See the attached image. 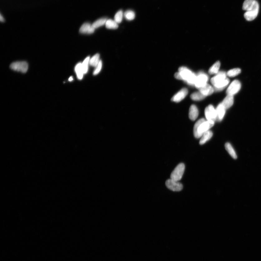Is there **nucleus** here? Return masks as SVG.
<instances>
[{
    "mask_svg": "<svg viewBox=\"0 0 261 261\" xmlns=\"http://www.w3.org/2000/svg\"><path fill=\"white\" fill-rule=\"evenodd\" d=\"M95 29L93 27L92 24L86 22L81 26L80 29V32L83 34H90L93 33L95 31Z\"/></svg>",
    "mask_w": 261,
    "mask_h": 261,
    "instance_id": "obj_12",
    "label": "nucleus"
},
{
    "mask_svg": "<svg viewBox=\"0 0 261 261\" xmlns=\"http://www.w3.org/2000/svg\"><path fill=\"white\" fill-rule=\"evenodd\" d=\"M220 65V62L219 61L216 62L209 69V73L210 75H214V74L218 73L219 72Z\"/></svg>",
    "mask_w": 261,
    "mask_h": 261,
    "instance_id": "obj_21",
    "label": "nucleus"
},
{
    "mask_svg": "<svg viewBox=\"0 0 261 261\" xmlns=\"http://www.w3.org/2000/svg\"><path fill=\"white\" fill-rule=\"evenodd\" d=\"M10 67L13 71L25 73L28 71V65L26 62H17L11 64Z\"/></svg>",
    "mask_w": 261,
    "mask_h": 261,
    "instance_id": "obj_5",
    "label": "nucleus"
},
{
    "mask_svg": "<svg viewBox=\"0 0 261 261\" xmlns=\"http://www.w3.org/2000/svg\"><path fill=\"white\" fill-rule=\"evenodd\" d=\"M107 19L105 18H102L97 20L92 24V26L95 29L100 27L106 24Z\"/></svg>",
    "mask_w": 261,
    "mask_h": 261,
    "instance_id": "obj_25",
    "label": "nucleus"
},
{
    "mask_svg": "<svg viewBox=\"0 0 261 261\" xmlns=\"http://www.w3.org/2000/svg\"><path fill=\"white\" fill-rule=\"evenodd\" d=\"M165 185L168 189L174 192H179L182 190L183 188V184L179 181L171 179L166 181Z\"/></svg>",
    "mask_w": 261,
    "mask_h": 261,
    "instance_id": "obj_6",
    "label": "nucleus"
},
{
    "mask_svg": "<svg viewBox=\"0 0 261 261\" xmlns=\"http://www.w3.org/2000/svg\"><path fill=\"white\" fill-rule=\"evenodd\" d=\"M73 78L72 76H71V77L69 79V81H73Z\"/></svg>",
    "mask_w": 261,
    "mask_h": 261,
    "instance_id": "obj_32",
    "label": "nucleus"
},
{
    "mask_svg": "<svg viewBox=\"0 0 261 261\" xmlns=\"http://www.w3.org/2000/svg\"><path fill=\"white\" fill-rule=\"evenodd\" d=\"M227 73L224 71H219L211 80V82L213 85L217 84L227 78Z\"/></svg>",
    "mask_w": 261,
    "mask_h": 261,
    "instance_id": "obj_11",
    "label": "nucleus"
},
{
    "mask_svg": "<svg viewBox=\"0 0 261 261\" xmlns=\"http://www.w3.org/2000/svg\"><path fill=\"white\" fill-rule=\"evenodd\" d=\"M234 102V98L233 96L227 95L221 103L226 110L228 109L232 106Z\"/></svg>",
    "mask_w": 261,
    "mask_h": 261,
    "instance_id": "obj_17",
    "label": "nucleus"
},
{
    "mask_svg": "<svg viewBox=\"0 0 261 261\" xmlns=\"http://www.w3.org/2000/svg\"><path fill=\"white\" fill-rule=\"evenodd\" d=\"M199 89V91L206 96L211 95L214 91V87L208 84H207L205 86L200 88Z\"/></svg>",
    "mask_w": 261,
    "mask_h": 261,
    "instance_id": "obj_13",
    "label": "nucleus"
},
{
    "mask_svg": "<svg viewBox=\"0 0 261 261\" xmlns=\"http://www.w3.org/2000/svg\"><path fill=\"white\" fill-rule=\"evenodd\" d=\"M215 121L207 120L201 118L195 123L193 130L194 136L196 138H201L202 135L208 131L214 125Z\"/></svg>",
    "mask_w": 261,
    "mask_h": 261,
    "instance_id": "obj_1",
    "label": "nucleus"
},
{
    "mask_svg": "<svg viewBox=\"0 0 261 261\" xmlns=\"http://www.w3.org/2000/svg\"><path fill=\"white\" fill-rule=\"evenodd\" d=\"M102 62L101 61H100V62H99V64L97 65V66L96 67V68L94 71L93 75H98V74L100 72L101 69H102Z\"/></svg>",
    "mask_w": 261,
    "mask_h": 261,
    "instance_id": "obj_30",
    "label": "nucleus"
},
{
    "mask_svg": "<svg viewBox=\"0 0 261 261\" xmlns=\"http://www.w3.org/2000/svg\"><path fill=\"white\" fill-rule=\"evenodd\" d=\"M100 58V55L99 54H96L94 55L91 59H90L89 64L92 66H97L101 61Z\"/></svg>",
    "mask_w": 261,
    "mask_h": 261,
    "instance_id": "obj_22",
    "label": "nucleus"
},
{
    "mask_svg": "<svg viewBox=\"0 0 261 261\" xmlns=\"http://www.w3.org/2000/svg\"><path fill=\"white\" fill-rule=\"evenodd\" d=\"M188 94V90L186 88H183L175 94L172 98L173 102H179L185 98Z\"/></svg>",
    "mask_w": 261,
    "mask_h": 261,
    "instance_id": "obj_10",
    "label": "nucleus"
},
{
    "mask_svg": "<svg viewBox=\"0 0 261 261\" xmlns=\"http://www.w3.org/2000/svg\"><path fill=\"white\" fill-rule=\"evenodd\" d=\"M185 170V165L181 163L179 164L171 173L170 179L174 180L179 181L183 177Z\"/></svg>",
    "mask_w": 261,
    "mask_h": 261,
    "instance_id": "obj_4",
    "label": "nucleus"
},
{
    "mask_svg": "<svg viewBox=\"0 0 261 261\" xmlns=\"http://www.w3.org/2000/svg\"><path fill=\"white\" fill-rule=\"evenodd\" d=\"M199 110L195 105L191 106L189 110V117L191 120L194 121L196 120L199 116Z\"/></svg>",
    "mask_w": 261,
    "mask_h": 261,
    "instance_id": "obj_16",
    "label": "nucleus"
},
{
    "mask_svg": "<svg viewBox=\"0 0 261 261\" xmlns=\"http://www.w3.org/2000/svg\"><path fill=\"white\" fill-rule=\"evenodd\" d=\"M0 20H1V21L2 22H4V18L2 17L1 14V17H0Z\"/></svg>",
    "mask_w": 261,
    "mask_h": 261,
    "instance_id": "obj_31",
    "label": "nucleus"
},
{
    "mask_svg": "<svg viewBox=\"0 0 261 261\" xmlns=\"http://www.w3.org/2000/svg\"><path fill=\"white\" fill-rule=\"evenodd\" d=\"M90 59L89 57H86L82 63L83 70L84 74H86L88 70V65L89 64Z\"/></svg>",
    "mask_w": 261,
    "mask_h": 261,
    "instance_id": "obj_29",
    "label": "nucleus"
},
{
    "mask_svg": "<svg viewBox=\"0 0 261 261\" xmlns=\"http://www.w3.org/2000/svg\"><path fill=\"white\" fill-rule=\"evenodd\" d=\"M243 10L247 11L249 17H257L259 10V5L256 0H245L243 6Z\"/></svg>",
    "mask_w": 261,
    "mask_h": 261,
    "instance_id": "obj_3",
    "label": "nucleus"
},
{
    "mask_svg": "<svg viewBox=\"0 0 261 261\" xmlns=\"http://www.w3.org/2000/svg\"><path fill=\"white\" fill-rule=\"evenodd\" d=\"M241 87V84L239 81L238 80H234L231 83L227 89V95L234 96L239 92Z\"/></svg>",
    "mask_w": 261,
    "mask_h": 261,
    "instance_id": "obj_7",
    "label": "nucleus"
},
{
    "mask_svg": "<svg viewBox=\"0 0 261 261\" xmlns=\"http://www.w3.org/2000/svg\"><path fill=\"white\" fill-rule=\"evenodd\" d=\"M225 147L227 151L233 159H237V155L236 154L234 150V149L233 148L230 143H226L225 145Z\"/></svg>",
    "mask_w": 261,
    "mask_h": 261,
    "instance_id": "obj_20",
    "label": "nucleus"
},
{
    "mask_svg": "<svg viewBox=\"0 0 261 261\" xmlns=\"http://www.w3.org/2000/svg\"><path fill=\"white\" fill-rule=\"evenodd\" d=\"M213 133L210 130L204 132L201 137V140L199 141V144L201 145H203L207 141H209L212 138Z\"/></svg>",
    "mask_w": 261,
    "mask_h": 261,
    "instance_id": "obj_18",
    "label": "nucleus"
},
{
    "mask_svg": "<svg viewBox=\"0 0 261 261\" xmlns=\"http://www.w3.org/2000/svg\"><path fill=\"white\" fill-rule=\"evenodd\" d=\"M75 71L78 79L82 80L84 74V71H83L81 63H78L76 65L75 67Z\"/></svg>",
    "mask_w": 261,
    "mask_h": 261,
    "instance_id": "obj_19",
    "label": "nucleus"
},
{
    "mask_svg": "<svg viewBox=\"0 0 261 261\" xmlns=\"http://www.w3.org/2000/svg\"><path fill=\"white\" fill-rule=\"evenodd\" d=\"M124 15L125 18L128 21H132L135 17V14L134 11L130 10L126 11Z\"/></svg>",
    "mask_w": 261,
    "mask_h": 261,
    "instance_id": "obj_27",
    "label": "nucleus"
},
{
    "mask_svg": "<svg viewBox=\"0 0 261 261\" xmlns=\"http://www.w3.org/2000/svg\"><path fill=\"white\" fill-rule=\"evenodd\" d=\"M241 72V70L239 68H234L231 69L227 73V76L229 77H233L239 75Z\"/></svg>",
    "mask_w": 261,
    "mask_h": 261,
    "instance_id": "obj_26",
    "label": "nucleus"
},
{
    "mask_svg": "<svg viewBox=\"0 0 261 261\" xmlns=\"http://www.w3.org/2000/svg\"><path fill=\"white\" fill-rule=\"evenodd\" d=\"M175 77L177 79L185 81L189 85H195L197 76L187 67H181L178 72L175 73Z\"/></svg>",
    "mask_w": 261,
    "mask_h": 261,
    "instance_id": "obj_2",
    "label": "nucleus"
},
{
    "mask_svg": "<svg viewBox=\"0 0 261 261\" xmlns=\"http://www.w3.org/2000/svg\"><path fill=\"white\" fill-rule=\"evenodd\" d=\"M208 80L209 77L206 74L202 72L200 73L197 76L195 86L199 89L207 84Z\"/></svg>",
    "mask_w": 261,
    "mask_h": 261,
    "instance_id": "obj_8",
    "label": "nucleus"
},
{
    "mask_svg": "<svg viewBox=\"0 0 261 261\" xmlns=\"http://www.w3.org/2000/svg\"><path fill=\"white\" fill-rule=\"evenodd\" d=\"M229 82V80L228 78L220 82L217 84L213 85L214 89V91H222L225 88L228 86Z\"/></svg>",
    "mask_w": 261,
    "mask_h": 261,
    "instance_id": "obj_15",
    "label": "nucleus"
},
{
    "mask_svg": "<svg viewBox=\"0 0 261 261\" xmlns=\"http://www.w3.org/2000/svg\"><path fill=\"white\" fill-rule=\"evenodd\" d=\"M226 109L222 104V103L218 106L216 110L217 119V121H221L223 119L225 114Z\"/></svg>",
    "mask_w": 261,
    "mask_h": 261,
    "instance_id": "obj_14",
    "label": "nucleus"
},
{
    "mask_svg": "<svg viewBox=\"0 0 261 261\" xmlns=\"http://www.w3.org/2000/svg\"><path fill=\"white\" fill-rule=\"evenodd\" d=\"M204 114L207 120L215 121H217L216 110L212 105H209L206 108Z\"/></svg>",
    "mask_w": 261,
    "mask_h": 261,
    "instance_id": "obj_9",
    "label": "nucleus"
},
{
    "mask_svg": "<svg viewBox=\"0 0 261 261\" xmlns=\"http://www.w3.org/2000/svg\"><path fill=\"white\" fill-rule=\"evenodd\" d=\"M206 97L200 91L196 92L191 94L190 98L193 101H199L203 100Z\"/></svg>",
    "mask_w": 261,
    "mask_h": 261,
    "instance_id": "obj_24",
    "label": "nucleus"
},
{
    "mask_svg": "<svg viewBox=\"0 0 261 261\" xmlns=\"http://www.w3.org/2000/svg\"><path fill=\"white\" fill-rule=\"evenodd\" d=\"M123 16V11L121 10L119 11L115 15L114 21L118 24L122 22Z\"/></svg>",
    "mask_w": 261,
    "mask_h": 261,
    "instance_id": "obj_28",
    "label": "nucleus"
},
{
    "mask_svg": "<svg viewBox=\"0 0 261 261\" xmlns=\"http://www.w3.org/2000/svg\"><path fill=\"white\" fill-rule=\"evenodd\" d=\"M105 26L107 28L109 29H116L118 27V23L114 20L112 19L107 20Z\"/></svg>",
    "mask_w": 261,
    "mask_h": 261,
    "instance_id": "obj_23",
    "label": "nucleus"
}]
</instances>
